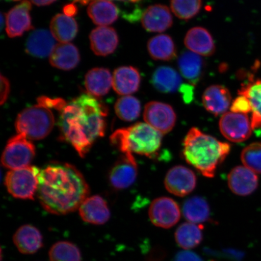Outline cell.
<instances>
[{"instance_id": "6da1fadb", "label": "cell", "mask_w": 261, "mask_h": 261, "mask_svg": "<svg viewBox=\"0 0 261 261\" xmlns=\"http://www.w3.org/2000/svg\"><path fill=\"white\" fill-rule=\"evenodd\" d=\"M83 174L67 163H52L40 169L37 197L44 210L55 215L76 211L89 194Z\"/></svg>"}, {"instance_id": "7a4b0ae2", "label": "cell", "mask_w": 261, "mask_h": 261, "mask_svg": "<svg viewBox=\"0 0 261 261\" xmlns=\"http://www.w3.org/2000/svg\"><path fill=\"white\" fill-rule=\"evenodd\" d=\"M60 112L58 124L63 139L84 158L94 141L105 134L106 107L95 97L82 94Z\"/></svg>"}, {"instance_id": "3957f363", "label": "cell", "mask_w": 261, "mask_h": 261, "mask_svg": "<svg viewBox=\"0 0 261 261\" xmlns=\"http://www.w3.org/2000/svg\"><path fill=\"white\" fill-rule=\"evenodd\" d=\"M230 151V146L200 129L192 128L184 140V158L205 177L213 178L218 166Z\"/></svg>"}, {"instance_id": "277c9868", "label": "cell", "mask_w": 261, "mask_h": 261, "mask_svg": "<svg viewBox=\"0 0 261 261\" xmlns=\"http://www.w3.org/2000/svg\"><path fill=\"white\" fill-rule=\"evenodd\" d=\"M111 141L123 154L136 153L154 158L161 149L162 134L146 123H137L126 128L117 130Z\"/></svg>"}, {"instance_id": "5b68a950", "label": "cell", "mask_w": 261, "mask_h": 261, "mask_svg": "<svg viewBox=\"0 0 261 261\" xmlns=\"http://www.w3.org/2000/svg\"><path fill=\"white\" fill-rule=\"evenodd\" d=\"M54 123V116L50 109L38 104L27 108L18 114L15 128L18 134L29 140H40L48 136Z\"/></svg>"}, {"instance_id": "8992f818", "label": "cell", "mask_w": 261, "mask_h": 261, "mask_svg": "<svg viewBox=\"0 0 261 261\" xmlns=\"http://www.w3.org/2000/svg\"><path fill=\"white\" fill-rule=\"evenodd\" d=\"M40 170L35 166H29L9 171L5 185L10 194L16 198L33 200L37 194Z\"/></svg>"}, {"instance_id": "52a82bcc", "label": "cell", "mask_w": 261, "mask_h": 261, "mask_svg": "<svg viewBox=\"0 0 261 261\" xmlns=\"http://www.w3.org/2000/svg\"><path fill=\"white\" fill-rule=\"evenodd\" d=\"M35 155V148L31 140L24 135L18 134L10 139L2 156L4 167L14 169L27 167Z\"/></svg>"}, {"instance_id": "ba28073f", "label": "cell", "mask_w": 261, "mask_h": 261, "mask_svg": "<svg viewBox=\"0 0 261 261\" xmlns=\"http://www.w3.org/2000/svg\"><path fill=\"white\" fill-rule=\"evenodd\" d=\"M219 126L222 135L231 142H244L252 135V122L246 114L224 113L221 117Z\"/></svg>"}, {"instance_id": "9c48e42d", "label": "cell", "mask_w": 261, "mask_h": 261, "mask_svg": "<svg viewBox=\"0 0 261 261\" xmlns=\"http://www.w3.org/2000/svg\"><path fill=\"white\" fill-rule=\"evenodd\" d=\"M143 119L145 123L164 135L174 128L177 116L171 106L152 101L145 106Z\"/></svg>"}, {"instance_id": "30bf717a", "label": "cell", "mask_w": 261, "mask_h": 261, "mask_svg": "<svg viewBox=\"0 0 261 261\" xmlns=\"http://www.w3.org/2000/svg\"><path fill=\"white\" fill-rule=\"evenodd\" d=\"M150 220L155 226L169 228L180 219L181 213L177 203L168 197L155 199L149 210Z\"/></svg>"}, {"instance_id": "8fae6325", "label": "cell", "mask_w": 261, "mask_h": 261, "mask_svg": "<svg viewBox=\"0 0 261 261\" xmlns=\"http://www.w3.org/2000/svg\"><path fill=\"white\" fill-rule=\"evenodd\" d=\"M197 178L193 171L184 166H176L166 175L165 186L167 191L178 197H185L194 190Z\"/></svg>"}, {"instance_id": "7c38bea8", "label": "cell", "mask_w": 261, "mask_h": 261, "mask_svg": "<svg viewBox=\"0 0 261 261\" xmlns=\"http://www.w3.org/2000/svg\"><path fill=\"white\" fill-rule=\"evenodd\" d=\"M138 166L133 154L126 153L120 158L111 170L109 180L116 189L128 188L136 181Z\"/></svg>"}, {"instance_id": "4fadbf2b", "label": "cell", "mask_w": 261, "mask_h": 261, "mask_svg": "<svg viewBox=\"0 0 261 261\" xmlns=\"http://www.w3.org/2000/svg\"><path fill=\"white\" fill-rule=\"evenodd\" d=\"M31 2L24 0L10 10L6 15V31L10 38L21 37L33 29L30 11Z\"/></svg>"}, {"instance_id": "5bb4252c", "label": "cell", "mask_w": 261, "mask_h": 261, "mask_svg": "<svg viewBox=\"0 0 261 261\" xmlns=\"http://www.w3.org/2000/svg\"><path fill=\"white\" fill-rule=\"evenodd\" d=\"M228 185L231 192L240 196H247L258 187V177L246 166H238L231 170L227 177Z\"/></svg>"}, {"instance_id": "9a60e30c", "label": "cell", "mask_w": 261, "mask_h": 261, "mask_svg": "<svg viewBox=\"0 0 261 261\" xmlns=\"http://www.w3.org/2000/svg\"><path fill=\"white\" fill-rule=\"evenodd\" d=\"M142 24L146 31L161 33L168 30L173 24L170 10L162 5L150 6L143 12Z\"/></svg>"}, {"instance_id": "2e32d148", "label": "cell", "mask_w": 261, "mask_h": 261, "mask_svg": "<svg viewBox=\"0 0 261 261\" xmlns=\"http://www.w3.org/2000/svg\"><path fill=\"white\" fill-rule=\"evenodd\" d=\"M79 212L84 221L94 225L106 224L111 215L106 201L99 195L87 197L80 205Z\"/></svg>"}, {"instance_id": "e0dca14e", "label": "cell", "mask_w": 261, "mask_h": 261, "mask_svg": "<svg viewBox=\"0 0 261 261\" xmlns=\"http://www.w3.org/2000/svg\"><path fill=\"white\" fill-rule=\"evenodd\" d=\"M91 50L97 56L106 57L112 54L119 44V37L113 28L99 26L90 35Z\"/></svg>"}, {"instance_id": "ac0fdd59", "label": "cell", "mask_w": 261, "mask_h": 261, "mask_svg": "<svg viewBox=\"0 0 261 261\" xmlns=\"http://www.w3.org/2000/svg\"><path fill=\"white\" fill-rule=\"evenodd\" d=\"M202 102L207 112L215 116L226 113L231 102L229 90L221 85H213L204 91Z\"/></svg>"}, {"instance_id": "d6986e66", "label": "cell", "mask_w": 261, "mask_h": 261, "mask_svg": "<svg viewBox=\"0 0 261 261\" xmlns=\"http://www.w3.org/2000/svg\"><path fill=\"white\" fill-rule=\"evenodd\" d=\"M141 76L136 68L123 66L114 70L113 88L119 95L129 96L139 89Z\"/></svg>"}, {"instance_id": "ffe728a7", "label": "cell", "mask_w": 261, "mask_h": 261, "mask_svg": "<svg viewBox=\"0 0 261 261\" xmlns=\"http://www.w3.org/2000/svg\"><path fill=\"white\" fill-rule=\"evenodd\" d=\"M184 42L186 47L200 56H212L216 50L211 33L204 28L190 29L185 36Z\"/></svg>"}, {"instance_id": "44dd1931", "label": "cell", "mask_w": 261, "mask_h": 261, "mask_svg": "<svg viewBox=\"0 0 261 261\" xmlns=\"http://www.w3.org/2000/svg\"><path fill=\"white\" fill-rule=\"evenodd\" d=\"M19 252L25 254L37 253L43 246L41 231L32 225H24L18 228L13 237Z\"/></svg>"}, {"instance_id": "7402d4cb", "label": "cell", "mask_w": 261, "mask_h": 261, "mask_svg": "<svg viewBox=\"0 0 261 261\" xmlns=\"http://www.w3.org/2000/svg\"><path fill=\"white\" fill-rule=\"evenodd\" d=\"M56 46V39L45 29H38L29 36L25 45V51L32 57L43 58L50 57Z\"/></svg>"}, {"instance_id": "603a6c76", "label": "cell", "mask_w": 261, "mask_h": 261, "mask_svg": "<svg viewBox=\"0 0 261 261\" xmlns=\"http://www.w3.org/2000/svg\"><path fill=\"white\" fill-rule=\"evenodd\" d=\"M85 86L91 96L95 97L105 96L113 86L112 74L107 68H93L86 74Z\"/></svg>"}, {"instance_id": "cb8c5ba5", "label": "cell", "mask_w": 261, "mask_h": 261, "mask_svg": "<svg viewBox=\"0 0 261 261\" xmlns=\"http://www.w3.org/2000/svg\"><path fill=\"white\" fill-rule=\"evenodd\" d=\"M80 59L77 48L68 42L56 45L49 57V61L52 66L58 69L70 70L77 66Z\"/></svg>"}, {"instance_id": "d4e9b609", "label": "cell", "mask_w": 261, "mask_h": 261, "mask_svg": "<svg viewBox=\"0 0 261 261\" xmlns=\"http://www.w3.org/2000/svg\"><path fill=\"white\" fill-rule=\"evenodd\" d=\"M182 76L192 85L197 84L203 76L205 64L202 58L192 51H185L178 61Z\"/></svg>"}, {"instance_id": "484cf974", "label": "cell", "mask_w": 261, "mask_h": 261, "mask_svg": "<svg viewBox=\"0 0 261 261\" xmlns=\"http://www.w3.org/2000/svg\"><path fill=\"white\" fill-rule=\"evenodd\" d=\"M87 12L94 23L100 26L113 24L119 14V9L109 0H93L89 4Z\"/></svg>"}, {"instance_id": "4316f807", "label": "cell", "mask_w": 261, "mask_h": 261, "mask_svg": "<svg viewBox=\"0 0 261 261\" xmlns=\"http://www.w3.org/2000/svg\"><path fill=\"white\" fill-rule=\"evenodd\" d=\"M150 56L155 60L168 61L177 57V48L172 38L168 35L155 36L148 42Z\"/></svg>"}, {"instance_id": "83f0119b", "label": "cell", "mask_w": 261, "mask_h": 261, "mask_svg": "<svg viewBox=\"0 0 261 261\" xmlns=\"http://www.w3.org/2000/svg\"><path fill=\"white\" fill-rule=\"evenodd\" d=\"M151 83L160 92L174 93L180 86L181 78L174 68L162 66L156 68L153 73Z\"/></svg>"}, {"instance_id": "f1b7e54d", "label": "cell", "mask_w": 261, "mask_h": 261, "mask_svg": "<svg viewBox=\"0 0 261 261\" xmlns=\"http://www.w3.org/2000/svg\"><path fill=\"white\" fill-rule=\"evenodd\" d=\"M50 32L56 40L61 43H68L76 37L78 25L73 17L65 14H57L51 19Z\"/></svg>"}, {"instance_id": "f546056e", "label": "cell", "mask_w": 261, "mask_h": 261, "mask_svg": "<svg viewBox=\"0 0 261 261\" xmlns=\"http://www.w3.org/2000/svg\"><path fill=\"white\" fill-rule=\"evenodd\" d=\"M239 95L246 97L252 107L253 129L261 127V80L251 81L239 91Z\"/></svg>"}, {"instance_id": "4dcf8cb0", "label": "cell", "mask_w": 261, "mask_h": 261, "mask_svg": "<svg viewBox=\"0 0 261 261\" xmlns=\"http://www.w3.org/2000/svg\"><path fill=\"white\" fill-rule=\"evenodd\" d=\"M176 242L184 249H194L203 240L201 228L198 225L190 223L182 224L175 231Z\"/></svg>"}, {"instance_id": "1f68e13d", "label": "cell", "mask_w": 261, "mask_h": 261, "mask_svg": "<svg viewBox=\"0 0 261 261\" xmlns=\"http://www.w3.org/2000/svg\"><path fill=\"white\" fill-rule=\"evenodd\" d=\"M182 212L186 219L194 224L206 221L210 215L207 201L200 197H194L186 201Z\"/></svg>"}, {"instance_id": "d6a6232c", "label": "cell", "mask_w": 261, "mask_h": 261, "mask_svg": "<svg viewBox=\"0 0 261 261\" xmlns=\"http://www.w3.org/2000/svg\"><path fill=\"white\" fill-rule=\"evenodd\" d=\"M117 116L123 121L132 122L141 113V104L136 97L125 96L119 98L114 107Z\"/></svg>"}, {"instance_id": "836d02e7", "label": "cell", "mask_w": 261, "mask_h": 261, "mask_svg": "<svg viewBox=\"0 0 261 261\" xmlns=\"http://www.w3.org/2000/svg\"><path fill=\"white\" fill-rule=\"evenodd\" d=\"M50 261H81V251L68 241H60L53 245L48 252Z\"/></svg>"}, {"instance_id": "e575fe53", "label": "cell", "mask_w": 261, "mask_h": 261, "mask_svg": "<svg viewBox=\"0 0 261 261\" xmlns=\"http://www.w3.org/2000/svg\"><path fill=\"white\" fill-rule=\"evenodd\" d=\"M201 0H171V9L179 19L189 20L200 12Z\"/></svg>"}, {"instance_id": "d590c367", "label": "cell", "mask_w": 261, "mask_h": 261, "mask_svg": "<svg viewBox=\"0 0 261 261\" xmlns=\"http://www.w3.org/2000/svg\"><path fill=\"white\" fill-rule=\"evenodd\" d=\"M244 166L261 174V143L254 142L243 149L241 155Z\"/></svg>"}, {"instance_id": "8d00e7d4", "label": "cell", "mask_w": 261, "mask_h": 261, "mask_svg": "<svg viewBox=\"0 0 261 261\" xmlns=\"http://www.w3.org/2000/svg\"><path fill=\"white\" fill-rule=\"evenodd\" d=\"M231 112L234 113L247 114L252 112L249 100L246 97L240 95L236 98L231 104Z\"/></svg>"}, {"instance_id": "74e56055", "label": "cell", "mask_w": 261, "mask_h": 261, "mask_svg": "<svg viewBox=\"0 0 261 261\" xmlns=\"http://www.w3.org/2000/svg\"><path fill=\"white\" fill-rule=\"evenodd\" d=\"M38 104L40 105L48 108L50 109H55L59 111H62L67 105L65 101L61 98H55V99H51L48 97L42 96L38 99Z\"/></svg>"}, {"instance_id": "f35d334b", "label": "cell", "mask_w": 261, "mask_h": 261, "mask_svg": "<svg viewBox=\"0 0 261 261\" xmlns=\"http://www.w3.org/2000/svg\"><path fill=\"white\" fill-rule=\"evenodd\" d=\"M174 261H203L198 254L189 252V251H182L175 256Z\"/></svg>"}, {"instance_id": "ab89813d", "label": "cell", "mask_w": 261, "mask_h": 261, "mask_svg": "<svg viewBox=\"0 0 261 261\" xmlns=\"http://www.w3.org/2000/svg\"><path fill=\"white\" fill-rule=\"evenodd\" d=\"M10 93V83L9 80L3 75H1V94H0V101L1 104L4 103L9 95Z\"/></svg>"}, {"instance_id": "60d3db41", "label": "cell", "mask_w": 261, "mask_h": 261, "mask_svg": "<svg viewBox=\"0 0 261 261\" xmlns=\"http://www.w3.org/2000/svg\"><path fill=\"white\" fill-rule=\"evenodd\" d=\"M77 12V9L76 6L73 4L67 5L64 8V13L65 15L73 17Z\"/></svg>"}, {"instance_id": "b9f144b4", "label": "cell", "mask_w": 261, "mask_h": 261, "mask_svg": "<svg viewBox=\"0 0 261 261\" xmlns=\"http://www.w3.org/2000/svg\"><path fill=\"white\" fill-rule=\"evenodd\" d=\"M57 0H30V2L36 6H44L50 5Z\"/></svg>"}, {"instance_id": "7bdbcfd3", "label": "cell", "mask_w": 261, "mask_h": 261, "mask_svg": "<svg viewBox=\"0 0 261 261\" xmlns=\"http://www.w3.org/2000/svg\"><path fill=\"white\" fill-rule=\"evenodd\" d=\"M91 0H75V2L79 3L81 5H86L87 3H89ZM93 1V0H92ZM116 1L125 2H132L136 3L141 0H116Z\"/></svg>"}, {"instance_id": "ee69618b", "label": "cell", "mask_w": 261, "mask_h": 261, "mask_svg": "<svg viewBox=\"0 0 261 261\" xmlns=\"http://www.w3.org/2000/svg\"><path fill=\"white\" fill-rule=\"evenodd\" d=\"M5 21H6V16H5L4 14H3V13H2V14H1V29H2V31L3 29V27H4Z\"/></svg>"}, {"instance_id": "f6af8a7d", "label": "cell", "mask_w": 261, "mask_h": 261, "mask_svg": "<svg viewBox=\"0 0 261 261\" xmlns=\"http://www.w3.org/2000/svg\"><path fill=\"white\" fill-rule=\"evenodd\" d=\"M12 1L16 2V1H19V0H12Z\"/></svg>"}]
</instances>
